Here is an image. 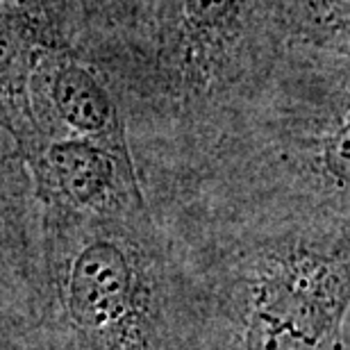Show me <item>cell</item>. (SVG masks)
Here are the masks:
<instances>
[{
  "instance_id": "6da1fadb",
  "label": "cell",
  "mask_w": 350,
  "mask_h": 350,
  "mask_svg": "<svg viewBox=\"0 0 350 350\" xmlns=\"http://www.w3.org/2000/svg\"><path fill=\"white\" fill-rule=\"evenodd\" d=\"M293 48V0H142L85 55L121 100L148 189L193 171L232 135Z\"/></svg>"
},
{
  "instance_id": "7a4b0ae2",
  "label": "cell",
  "mask_w": 350,
  "mask_h": 350,
  "mask_svg": "<svg viewBox=\"0 0 350 350\" xmlns=\"http://www.w3.org/2000/svg\"><path fill=\"white\" fill-rule=\"evenodd\" d=\"M200 286L205 350H350V219L148 202Z\"/></svg>"
},
{
  "instance_id": "3957f363",
  "label": "cell",
  "mask_w": 350,
  "mask_h": 350,
  "mask_svg": "<svg viewBox=\"0 0 350 350\" xmlns=\"http://www.w3.org/2000/svg\"><path fill=\"white\" fill-rule=\"evenodd\" d=\"M39 327L48 350H205L196 273L144 207L41 212Z\"/></svg>"
},
{
  "instance_id": "277c9868",
  "label": "cell",
  "mask_w": 350,
  "mask_h": 350,
  "mask_svg": "<svg viewBox=\"0 0 350 350\" xmlns=\"http://www.w3.org/2000/svg\"><path fill=\"white\" fill-rule=\"evenodd\" d=\"M25 166L41 212L114 214L148 202L130 148L51 137L27 152Z\"/></svg>"
},
{
  "instance_id": "5b68a950",
  "label": "cell",
  "mask_w": 350,
  "mask_h": 350,
  "mask_svg": "<svg viewBox=\"0 0 350 350\" xmlns=\"http://www.w3.org/2000/svg\"><path fill=\"white\" fill-rule=\"evenodd\" d=\"M39 142L82 137L130 148L125 114L109 78L73 46L44 53L30 82Z\"/></svg>"
},
{
  "instance_id": "8992f818",
  "label": "cell",
  "mask_w": 350,
  "mask_h": 350,
  "mask_svg": "<svg viewBox=\"0 0 350 350\" xmlns=\"http://www.w3.org/2000/svg\"><path fill=\"white\" fill-rule=\"evenodd\" d=\"M41 293V209L23 155L0 128V296L39 317Z\"/></svg>"
},
{
  "instance_id": "52a82bcc",
  "label": "cell",
  "mask_w": 350,
  "mask_h": 350,
  "mask_svg": "<svg viewBox=\"0 0 350 350\" xmlns=\"http://www.w3.org/2000/svg\"><path fill=\"white\" fill-rule=\"evenodd\" d=\"M62 46L73 44L57 23L0 3V128L23 159L39 144L30 98L32 73L44 53Z\"/></svg>"
},
{
  "instance_id": "ba28073f",
  "label": "cell",
  "mask_w": 350,
  "mask_h": 350,
  "mask_svg": "<svg viewBox=\"0 0 350 350\" xmlns=\"http://www.w3.org/2000/svg\"><path fill=\"white\" fill-rule=\"evenodd\" d=\"M293 46L350 57V0H293Z\"/></svg>"
},
{
  "instance_id": "9c48e42d",
  "label": "cell",
  "mask_w": 350,
  "mask_h": 350,
  "mask_svg": "<svg viewBox=\"0 0 350 350\" xmlns=\"http://www.w3.org/2000/svg\"><path fill=\"white\" fill-rule=\"evenodd\" d=\"M142 0H59L71 27L73 48L91 51L128 23Z\"/></svg>"
},
{
  "instance_id": "30bf717a",
  "label": "cell",
  "mask_w": 350,
  "mask_h": 350,
  "mask_svg": "<svg viewBox=\"0 0 350 350\" xmlns=\"http://www.w3.org/2000/svg\"><path fill=\"white\" fill-rule=\"evenodd\" d=\"M0 350H48L39 321L0 298Z\"/></svg>"
},
{
  "instance_id": "8fae6325",
  "label": "cell",
  "mask_w": 350,
  "mask_h": 350,
  "mask_svg": "<svg viewBox=\"0 0 350 350\" xmlns=\"http://www.w3.org/2000/svg\"><path fill=\"white\" fill-rule=\"evenodd\" d=\"M0 3L10 5V7H18V10H27V12L37 14V16L53 21V23H57L62 30L68 34V39H71V27H68V21L64 16V10H62L59 0H0ZM71 44H73V39H71Z\"/></svg>"
}]
</instances>
